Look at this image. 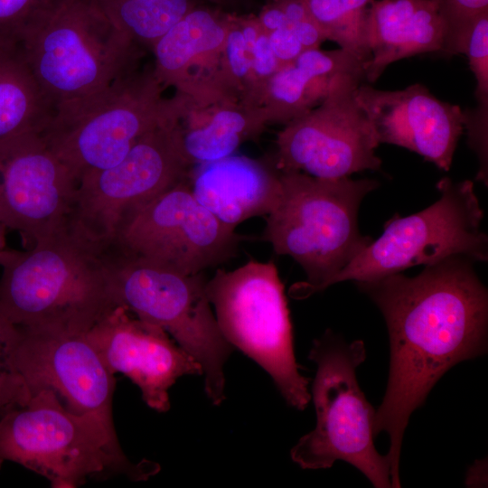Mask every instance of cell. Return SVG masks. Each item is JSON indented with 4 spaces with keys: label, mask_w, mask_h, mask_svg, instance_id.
I'll return each mask as SVG.
<instances>
[{
    "label": "cell",
    "mask_w": 488,
    "mask_h": 488,
    "mask_svg": "<svg viewBox=\"0 0 488 488\" xmlns=\"http://www.w3.org/2000/svg\"><path fill=\"white\" fill-rule=\"evenodd\" d=\"M261 118L233 108H222L206 120L184 126L165 121L177 132L183 153L192 165L216 161L234 154L239 145L256 134Z\"/></svg>",
    "instance_id": "23"
},
{
    "label": "cell",
    "mask_w": 488,
    "mask_h": 488,
    "mask_svg": "<svg viewBox=\"0 0 488 488\" xmlns=\"http://www.w3.org/2000/svg\"><path fill=\"white\" fill-rule=\"evenodd\" d=\"M190 166L176 130L161 123L118 163L80 178L70 221L90 239L112 242L127 212L185 179Z\"/></svg>",
    "instance_id": "13"
},
{
    "label": "cell",
    "mask_w": 488,
    "mask_h": 488,
    "mask_svg": "<svg viewBox=\"0 0 488 488\" xmlns=\"http://www.w3.org/2000/svg\"><path fill=\"white\" fill-rule=\"evenodd\" d=\"M440 197L417 213L388 221L383 233L340 271L330 286L367 282L418 265L461 256L474 262L488 259V238L481 230L483 211L470 180L438 181Z\"/></svg>",
    "instance_id": "10"
},
{
    "label": "cell",
    "mask_w": 488,
    "mask_h": 488,
    "mask_svg": "<svg viewBox=\"0 0 488 488\" xmlns=\"http://www.w3.org/2000/svg\"><path fill=\"white\" fill-rule=\"evenodd\" d=\"M160 85L154 71L134 69L98 91L57 104L40 136L79 180L112 166L161 125Z\"/></svg>",
    "instance_id": "9"
},
{
    "label": "cell",
    "mask_w": 488,
    "mask_h": 488,
    "mask_svg": "<svg viewBox=\"0 0 488 488\" xmlns=\"http://www.w3.org/2000/svg\"><path fill=\"white\" fill-rule=\"evenodd\" d=\"M15 333L16 326L0 309V415L25 404L31 397L22 378L14 373L8 365V351Z\"/></svg>",
    "instance_id": "28"
},
{
    "label": "cell",
    "mask_w": 488,
    "mask_h": 488,
    "mask_svg": "<svg viewBox=\"0 0 488 488\" xmlns=\"http://www.w3.org/2000/svg\"><path fill=\"white\" fill-rule=\"evenodd\" d=\"M326 40L335 42L363 64L371 58L366 21L373 0H305Z\"/></svg>",
    "instance_id": "25"
},
{
    "label": "cell",
    "mask_w": 488,
    "mask_h": 488,
    "mask_svg": "<svg viewBox=\"0 0 488 488\" xmlns=\"http://www.w3.org/2000/svg\"><path fill=\"white\" fill-rule=\"evenodd\" d=\"M360 69L363 63L341 48L304 51L268 78V119L289 123L324 99L336 74Z\"/></svg>",
    "instance_id": "20"
},
{
    "label": "cell",
    "mask_w": 488,
    "mask_h": 488,
    "mask_svg": "<svg viewBox=\"0 0 488 488\" xmlns=\"http://www.w3.org/2000/svg\"><path fill=\"white\" fill-rule=\"evenodd\" d=\"M308 358L316 365L310 392L316 424L292 447V461L305 470H320L342 460L359 470L373 487L392 488L389 459L374 446L376 410L356 375L366 359L364 343H346L326 330L313 342Z\"/></svg>",
    "instance_id": "6"
},
{
    "label": "cell",
    "mask_w": 488,
    "mask_h": 488,
    "mask_svg": "<svg viewBox=\"0 0 488 488\" xmlns=\"http://www.w3.org/2000/svg\"><path fill=\"white\" fill-rule=\"evenodd\" d=\"M363 80V69L336 74L318 107L288 123L277 138L278 171L337 179L380 169V143L355 97Z\"/></svg>",
    "instance_id": "11"
},
{
    "label": "cell",
    "mask_w": 488,
    "mask_h": 488,
    "mask_svg": "<svg viewBox=\"0 0 488 488\" xmlns=\"http://www.w3.org/2000/svg\"><path fill=\"white\" fill-rule=\"evenodd\" d=\"M446 23L438 0H373L366 21L371 52L364 79L375 82L389 64L443 51Z\"/></svg>",
    "instance_id": "19"
},
{
    "label": "cell",
    "mask_w": 488,
    "mask_h": 488,
    "mask_svg": "<svg viewBox=\"0 0 488 488\" xmlns=\"http://www.w3.org/2000/svg\"><path fill=\"white\" fill-rule=\"evenodd\" d=\"M18 39L52 109L134 70L139 54L96 0H47Z\"/></svg>",
    "instance_id": "5"
},
{
    "label": "cell",
    "mask_w": 488,
    "mask_h": 488,
    "mask_svg": "<svg viewBox=\"0 0 488 488\" xmlns=\"http://www.w3.org/2000/svg\"><path fill=\"white\" fill-rule=\"evenodd\" d=\"M355 97L380 144L407 148L444 171L450 169L465 130L459 106L438 99L419 83L399 90L361 83Z\"/></svg>",
    "instance_id": "17"
},
{
    "label": "cell",
    "mask_w": 488,
    "mask_h": 488,
    "mask_svg": "<svg viewBox=\"0 0 488 488\" xmlns=\"http://www.w3.org/2000/svg\"><path fill=\"white\" fill-rule=\"evenodd\" d=\"M47 0H0V41L18 39L23 28Z\"/></svg>",
    "instance_id": "29"
},
{
    "label": "cell",
    "mask_w": 488,
    "mask_h": 488,
    "mask_svg": "<svg viewBox=\"0 0 488 488\" xmlns=\"http://www.w3.org/2000/svg\"><path fill=\"white\" fill-rule=\"evenodd\" d=\"M6 461L41 474L54 488H77L107 474L146 481L160 471L157 463L126 456L114 423L70 410L51 389L1 415L0 467Z\"/></svg>",
    "instance_id": "4"
},
{
    "label": "cell",
    "mask_w": 488,
    "mask_h": 488,
    "mask_svg": "<svg viewBox=\"0 0 488 488\" xmlns=\"http://www.w3.org/2000/svg\"><path fill=\"white\" fill-rule=\"evenodd\" d=\"M6 227L0 221V255L6 249Z\"/></svg>",
    "instance_id": "35"
},
{
    "label": "cell",
    "mask_w": 488,
    "mask_h": 488,
    "mask_svg": "<svg viewBox=\"0 0 488 488\" xmlns=\"http://www.w3.org/2000/svg\"><path fill=\"white\" fill-rule=\"evenodd\" d=\"M186 182L197 201L230 228L267 216L280 195V171L244 155L198 164Z\"/></svg>",
    "instance_id": "18"
},
{
    "label": "cell",
    "mask_w": 488,
    "mask_h": 488,
    "mask_svg": "<svg viewBox=\"0 0 488 488\" xmlns=\"http://www.w3.org/2000/svg\"><path fill=\"white\" fill-rule=\"evenodd\" d=\"M105 14L136 44L153 46L183 15L193 0H96Z\"/></svg>",
    "instance_id": "24"
},
{
    "label": "cell",
    "mask_w": 488,
    "mask_h": 488,
    "mask_svg": "<svg viewBox=\"0 0 488 488\" xmlns=\"http://www.w3.org/2000/svg\"><path fill=\"white\" fill-rule=\"evenodd\" d=\"M85 336L108 370L129 378L157 412L169 410L168 391L179 378L202 376L200 364L164 329L139 319L124 305L112 309Z\"/></svg>",
    "instance_id": "16"
},
{
    "label": "cell",
    "mask_w": 488,
    "mask_h": 488,
    "mask_svg": "<svg viewBox=\"0 0 488 488\" xmlns=\"http://www.w3.org/2000/svg\"><path fill=\"white\" fill-rule=\"evenodd\" d=\"M227 29L228 18L202 8L190 10L152 46L159 83L181 85L196 61L223 51Z\"/></svg>",
    "instance_id": "22"
},
{
    "label": "cell",
    "mask_w": 488,
    "mask_h": 488,
    "mask_svg": "<svg viewBox=\"0 0 488 488\" xmlns=\"http://www.w3.org/2000/svg\"><path fill=\"white\" fill-rule=\"evenodd\" d=\"M106 250L118 305L164 329L200 364L206 396L221 405L225 399L224 366L234 348L218 326L204 273L182 274L115 241L107 243Z\"/></svg>",
    "instance_id": "7"
},
{
    "label": "cell",
    "mask_w": 488,
    "mask_h": 488,
    "mask_svg": "<svg viewBox=\"0 0 488 488\" xmlns=\"http://www.w3.org/2000/svg\"><path fill=\"white\" fill-rule=\"evenodd\" d=\"M267 34L273 52L282 66L291 62L305 51L287 21L285 25Z\"/></svg>",
    "instance_id": "31"
},
{
    "label": "cell",
    "mask_w": 488,
    "mask_h": 488,
    "mask_svg": "<svg viewBox=\"0 0 488 488\" xmlns=\"http://www.w3.org/2000/svg\"><path fill=\"white\" fill-rule=\"evenodd\" d=\"M8 365L31 396L51 389L70 410L95 414L113 423L116 379L85 333L16 326Z\"/></svg>",
    "instance_id": "14"
},
{
    "label": "cell",
    "mask_w": 488,
    "mask_h": 488,
    "mask_svg": "<svg viewBox=\"0 0 488 488\" xmlns=\"http://www.w3.org/2000/svg\"><path fill=\"white\" fill-rule=\"evenodd\" d=\"M246 239L202 206L185 178L127 212L113 241L182 274L194 275L234 258Z\"/></svg>",
    "instance_id": "12"
},
{
    "label": "cell",
    "mask_w": 488,
    "mask_h": 488,
    "mask_svg": "<svg viewBox=\"0 0 488 488\" xmlns=\"http://www.w3.org/2000/svg\"><path fill=\"white\" fill-rule=\"evenodd\" d=\"M263 31L269 33L286 23L285 13L277 0L267 5L257 18Z\"/></svg>",
    "instance_id": "33"
},
{
    "label": "cell",
    "mask_w": 488,
    "mask_h": 488,
    "mask_svg": "<svg viewBox=\"0 0 488 488\" xmlns=\"http://www.w3.org/2000/svg\"><path fill=\"white\" fill-rule=\"evenodd\" d=\"M206 294L225 340L271 377L286 402L304 410L310 379L299 372L284 285L274 261L254 259L236 269L217 268Z\"/></svg>",
    "instance_id": "8"
},
{
    "label": "cell",
    "mask_w": 488,
    "mask_h": 488,
    "mask_svg": "<svg viewBox=\"0 0 488 488\" xmlns=\"http://www.w3.org/2000/svg\"><path fill=\"white\" fill-rule=\"evenodd\" d=\"M446 23V34L442 52L461 54L466 33L472 22L488 12V0H438Z\"/></svg>",
    "instance_id": "27"
},
{
    "label": "cell",
    "mask_w": 488,
    "mask_h": 488,
    "mask_svg": "<svg viewBox=\"0 0 488 488\" xmlns=\"http://www.w3.org/2000/svg\"><path fill=\"white\" fill-rule=\"evenodd\" d=\"M461 54L468 58L475 81L478 107L471 113L464 112L465 122L477 127L488 123V12L478 15L471 23Z\"/></svg>",
    "instance_id": "26"
},
{
    "label": "cell",
    "mask_w": 488,
    "mask_h": 488,
    "mask_svg": "<svg viewBox=\"0 0 488 488\" xmlns=\"http://www.w3.org/2000/svg\"><path fill=\"white\" fill-rule=\"evenodd\" d=\"M52 112L19 39L0 41V146L40 135Z\"/></svg>",
    "instance_id": "21"
},
{
    "label": "cell",
    "mask_w": 488,
    "mask_h": 488,
    "mask_svg": "<svg viewBox=\"0 0 488 488\" xmlns=\"http://www.w3.org/2000/svg\"><path fill=\"white\" fill-rule=\"evenodd\" d=\"M474 263L455 256L412 277L401 272L355 283L381 312L389 333V379L374 432L389 436L392 488L400 487L401 446L411 414L448 370L487 352L488 292Z\"/></svg>",
    "instance_id": "1"
},
{
    "label": "cell",
    "mask_w": 488,
    "mask_h": 488,
    "mask_svg": "<svg viewBox=\"0 0 488 488\" xmlns=\"http://www.w3.org/2000/svg\"><path fill=\"white\" fill-rule=\"evenodd\" d=\"M117 305L105 244L70 221L24 250L0 255V309L15 326L86 333Z\"/></svg>",
    "instance_id": "2"
},
{
    "label": "cell",
    "mask_w": 488,
    "mask_h": 488,
    "mask_svg": "<svg viewBox=\"0 0 488 488\" xmlns=\"http://www.w3.org/2000/svg\"><path fill=\"white\" fill-rule=\"evenodd\" d=\"M486 461H477L469 469L465 484L467 486H477L484 483V477L486 478Z\"/></svg>",
    "instance_id": "34"
},
{
    "label": "cell",
    "mask_w": 488,
    "mask_h": 488,
    "mask_svg": "<svg viewBox=\"0 0 488 488\" xmlns=\"http://www.w3.org/2000/svg\"><path fill=\"white\" fill-rule=\"evenodd\" d=\"M230 72L244 79L252 72L251 59L247 54L238 19L228 18V29L223 49Z\"/></svg>",
    "instance_id": "30"
},
{
    "label": "cell",
    "mask_w": 488,
    "mask_h": 488,
    "mask_svg": "<svg viewBox=\"0 0 488 488\" xmlns=\"http://www.w3.org/2000/svg\"><path fill=\"white\" fill-rule=\"evenodd\" d=\"M79 179L39 134L0 146V221L26 249L70 221Z\"/></svg>",
    "instance_id": "15"
},
{
    "label": "cell",
    "mask_w": 488,
    "mask_h": 488,
    "mask_svg": "<svg viewBox=\"0 0 488 488\" xmlns=\"http://www.w3.org/2000/svg\"><path fill=\"white\" fill-rule=\"evenodd\" d=\"M280 181L279 198L267 215L259 240L303 268L306 280L292 286L289 295L304 299L329 287L372 242L359 230L358 211L380 183L367 178H317L297 171L280 172Z\"/></svg>",
    "instance_id": "3"
},
{
    "label": "cell",
    "mask_w": 488,
    "mask_h": 488,
    "mask_svg": "<svg viewBox=\"0 0 488 488\" xmlns=\"http://www.w3.org/2000/svg\"><path fill=\"white\" fill-rule=\"evenodd\" d=\"M282 65L271 47L268 34L261 30L251 53V70L258 77H271Z\"/></svg>",
    "instance_id": "32"
}]
</instances>
